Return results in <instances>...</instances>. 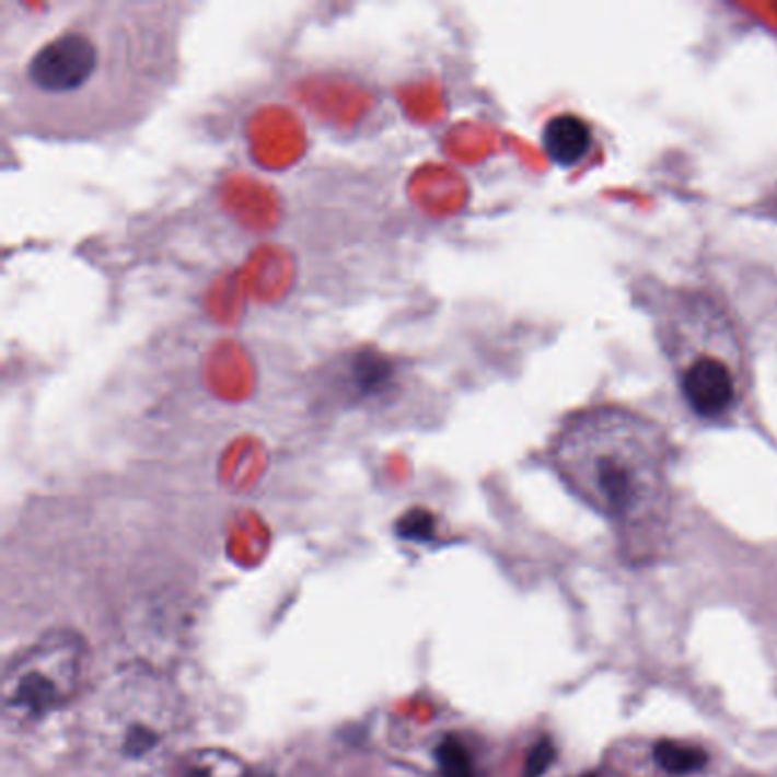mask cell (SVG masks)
Returning <instances> with one entry per match:
<instances>
[{
	"label": "cell",
	"instance_id": "cell-9",
	"mask_svg": "<svg viewBox=\"0 0 777 777\" xmlns=\"http://www.w3.org/2000/svg\"><path fill=\"white\" fill-rule=\"evenodd\" d=\"M399 534L404 538H415V541H427L433 534V522L431 515L425 511H415L413 515H406L399 522Z\"/></svg>",
	"mask_w": 777,
	"mask_h": 777
},
{
	"label": "cell",
	"instance_id": "cell-8",
	"mask_svg": "<svg viewBox=\"0 0 777 777\" xmlns=\"http://www.w3.org/2000/svg\"><path fill=\"white\" fill-rule=\"evenodd\" d=\"M554 762H557V747H554L547 737H543L532 745V751L526 753L522 777H543Z\"/></svg>",
	"mask_w": 777,
	"mask_h": 777
},
{
	"label": "cell",
	"instance_id": "cell-1",
	"mask_svg": "<svg viewBox=\"0 0 777 777\" xmlns=\"http://www.w3.org/2000/svg\"><path fill=\"white\" fill-rule=\"evenodd\" d=\"M183 0L76 3L3 78V124L21 140L103 144L140 128L183 71Z\"/></svg>",
	"mask_w": 777,
	"mask_h": 777
},
{
	"label": "cell",
	"instance_id": "cell-4",
	"mask_svg": "<svg viewBox=\"0 0 777 777\" xmlns=\"http://www.w3.org/2000/svg\"><path fill=\"white\" fill-rule=\"evenodd\" d=\"M591 128L575 115L554 117L543 132V147L552 162L561 166L577 164L591 151Z\"/></svg>",
	"mask_w": 777,
	"mask_h": 777
},
{
	"label": "cell",
	"instance_id": "cell-2",
	"mask_svg": "<svg viewBox=\"0 0 777 777\" xmlns=\"http://www.w3.org/2000/svg\"><path fill=\"white\" fill-rule=\"evenodd\" d=\"M663 454L661 427L623 406L579 410L561 427L557 448L568 475L616 515L629 513L652 488Z\"/></svg>",
	"mask_w": 777,
	"mask_h": 777
},
{
	"label": "cell",
	"instance_id": "cell-5",
	"mask_svg": "<svg viewBox=\"0 0 777 777\" xmlns=\"http://www.w3.org/2000/svg\"><path fill=\"white\" fill-rule=\"evenodd\" d=\"M654 762L665 770L675 775L696 773L707 766V753L696 745L677 743L671 739H663L654 745Z\"/></svg>",
	"mask_w": 777,
	"mask_h": 777
},
{
	"label": "cell",
	"instance_id": "cell-6",
	"mask_svg": "<svg viewBox=\"0 0 777 777\" xmlns=\"http://www.w3.org/2000/svg\"><path fill=\"white\" fill-rule=\"evenodd\" d=\"M436 762L442 777H479L475 764H472L467 747L456 737H448L440 741L436 751Z\"/></svg>",
	"mask_w": 777,
	"mask_h": 777
},
{
	"label": "cell",
	"instance_id": "cell-11",
	"mask_svg": "<svg viewBox=\"0 0 777 777\" xmlns=\"http://www.w3.org/2000/svg\"><path fill=\"white\" fill-rule=\"evenodd\" d=\"M187 777H210V773H206V770H192Z\"/></svg>",
	"mask_w": 777,
	"mask_h": 777
},
{
	"label": "cell",
	"instance_id": "cell-7",
	"mask_svg": "<svg viewBox=\"0 0 777 777\" xmlns=\"http://www.w3.org/2000/svg\"><path fill=\"white\" fill-rule=\"evenodd\" d=\"M55 698H58L55 684L39 673L25 675L16 688V705L33 714H42L50 709L55 705Z\"/></svg>",
	"mask_w": 777,
	"mask_h": 777
},
{
	"label": "cell",
	"instance_id": "cell-12",
	"mask_svg": "<svg viewBox=\"0 0 777 777\" xmlns=\"http://www.w3.org/2000/svg\"><path fill=\"white\" fill-rule=\"evenodd\" d=\"M584 777H598V775H595V773H587Z\"/></svg>",
	"mask_w": 777,
	"mask_h": 777
},
{
	"label": "cell",
	"instance_id": "cell-3",
	"mask_svg": "<svg viewBox=\"0 0 777 777\" xmlns=\"http://www.w3.org/2000/svg\"><path fill=\"white\" fill-rule=\"evenodd\" d=\"M698 330L675 322L673 363L686 406L700 420H726L745 395V363L732 326L705 297L688 299Z\"/></svg>",
	"mask_w": 777,
	"mask_h": 777
},
{
	"label": "cell",
	"instance_id": "cell-10",
	"mask_svg": "<svg viewBox=\"0 0 777 777\" xmlns=\"http://www.w3.org/2000/svg\"><path fill=\"white\" fill-rule=\"evenodd\" d=\"M158 743V734L151 732L149 728L144 726H135L128 737H126V743H124V753L130 755V757H140L144 753H149L151 747Z\"/></svg>",
	"mask_w": 777,
	"mask_h": 777
}]
</instances>
